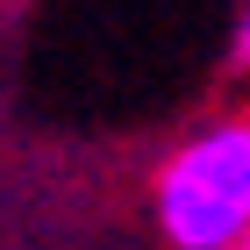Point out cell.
Returning <instances> with one entry per match:
<instances>
[{
	"label": "cell",
	"mask_w": 250,
	"mask_h": 250,
	"mask_svg": "<svg viewBox=\"0 0 250 250\" xmlns=\"http://www.w3.org/2000/svg\"><path fill=\"white\" fill-rule=\"evenodd\" d=\"M236 250H250V236H243V243H236Z\"/></svg>",
	"instance_id": "3"
},
{
	"label": "cell",
	"mask_w": 250,
	"mask_h": 250,
	"mask_svg": "<svg viewBox=\"0 0 250 250\" xmlns=\"http://www.w3.org/2000/svg\"><path fill=\"white\" fill-rule=\"evenodd\" d=\"M150 208L172 250H236L250 236V115L186 136L157 172Z\"/></svg>",
	"instance_id": "1"
},
{
	"label": "cell",
	"mask_w": 250,
	"mask_h": 250,
	"mask_svg": "<svg viewBox=\"0 0 250 250\" xmlns=\"http://www.w3.org/2000/svg\"><path fill=\"white\" fill-rule=\"evenodd\" d=\"M229 64H236V72L250 64V15H236V36H229Z\"/></svg>",
	"instance_id": "2"
}]
</instances>
